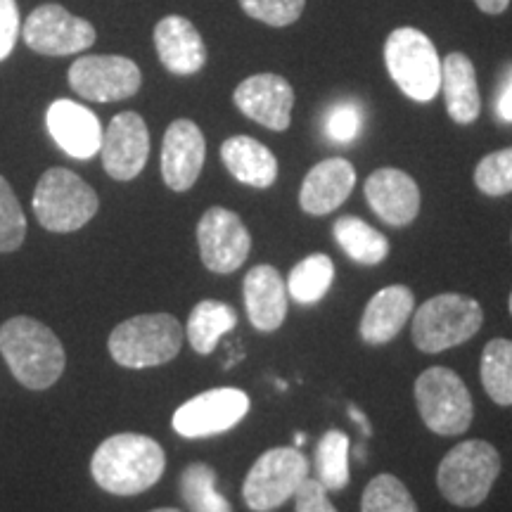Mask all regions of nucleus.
<instances>
[{"label":"nucleus","mask_w":512,"mask_h":512,"mask_svg":"<svg viewBox=\"0 0 512 512\" xmlns=\"http://www.w3.org/2000/svg\"><path fill=\"white\" fill-rule=\"evenodd\" d=\"M164 448L145 434H114L93 453L91 472L100 489L114 496H138L164 475Z\"/></svg>","instance_id":"nucleus-1"},{"label":"nucleus","mask_w":512,"mask_h":512,"mask_svg":"<svg viewBox=\"0 0 512 512\" xmlns=\"http://www.w3.org/2000/svg\"><path fill=\"white\" fill-rule=\"evenodd\" d=\"M0 354L8 361L15 380L36 392L53 387L67 363L55 332L27 316L10 318L0 328Z\"/></svg>","instance_id":"nucleus-2"},{"label":"nucleus","mask_w":512,"mask_h":512,"mask_svg":"<svg viewBox=\"0 0 512 512\" xmlns=\"http://www.w3.org/2000/svg\"><path fill=\"white\" fill-rule=\"evenodd\" d=\"M501 475V456L489 441H460L439 463L437 484L441 496L458 508H477L491 494Z\"/></svg>","instance_id":"nucleus-3"},{"label":"nucleus","mask_w":512,"mask_h":512,"mask_svg":"<svg viewBox=\"0 0 512 512\" xmlns=\"http://www.w3.org/2000/svg\"><path fill=\"white\" fill-rule=\"evenodd\" d=\"M185 328L169 313L128 318L110 335V354L124 368H155L174 361L183 347Z\"/></svg>","instance_id":"nucleus-4"},{"label":"nucleus","mask_w":512,"mask_h":512,"mask_svg":"<svg viewBox=\"0 0 512 512\" xmlns=\"http://www.w3.org/2000/svg\"><path fill=\"white\" fill-rule=\"evenodd\" d=\"M484 311L465 294H439L415 311L413 342L425 354H439L472 339L482 328Z\"/></svg>","instance_id":"nucleus-5"},{"label":"nucleus","mask_w":512,"mask_h":512,"mask_svg":"<svg viewBox=\"0 0 512 512\" xmlns=\"http://www.w3.org/2000/svg\"><path fill=\"white\" fill-rule=\"evenodd\" d=\"M98 195L74 171L48 169L34 192L36 219L50 233H74L98 214Z\"/></svg>","instance_id":"nucleus-6"},{"label":"nucleus","mask_w":512,"mask_h":512,"mask_svg":"<svg viewBox=\"0 0 512 512\" xmlns=\"http://www.w3.org/2000/svg\"><path fill=\"white\" fill-rule=\"evenodd\" d=\"M384 64L403 95L415 102L437 98L441 86V60L434 43L422 31L401 27L384 43Z\"/></svg>","instance_id":"nucleus-7"},{"label":"nucleus","mask_w":512,"mask_h":512,"mask_svg":"<svg viewBox=\"0 0 512 512\" xmlns=\"http://www.w3.org/2000/svg\"><path fill=\"white\" fill-rule=\"evenodd\" d=\"M415 403L422 422L441 437L470 430L475 406L465 382L451 368H430L415 380Z\"/></svg>","instance_id":"nucleus-8"},{"label":"nucleus","mask_w":512,"mask_h":512,"mask_svg":"<svg viewBox=\"0 0 512 512\" xmlns=\"http://www.w3.org/2000/svg\"><path fill=\"white\" fill-rule=\"evenodd\" d=\"M306 479H309V460L297 448H271L247 472L242 498L249 510L271 512L294 498Z\"/></svg>","instance_id":"nucleus-9"},{"label":"nucleus","mask_w":512,"mask_h":512,"mask_svg":"<svg viewBox=\"0 0 512 512\" xmlns=\"http://www.w3.org/2000/svg\"><path fill=\"white\" fill-rule=\"evenodd\" d=\"M95 27L62 5L48 3L36 8L24 22V43L38 55L64 57L88 50L95 43Z\"/></svg>","instance_id":"nucleus-10"},{"label":"nucleus","mask_w":512,"mask_h":512,"mask_svg":"<svg viewBox=\"0 0 512 512\" xmlns=\"http://www.w3.org/2000/svg\"><path fill=\"white\" fill-rule=\"evenodd\" d=\"M143 76L138 64L121 55H86L69 67V86L93 102L126 100L138 93Z\"/></svg>","instance_id":"nucleus-11"},{"label":"nucleus","mask_w":512,"mask_h":512,"mask_svg":"<svg viewBox=\"0 0 512 512\" xmlns=\"http://www.w3.org/2000/svg\"><path fill=\"white\" fill-rule=\"evenodd\" d=\"M202 264L214 273H233L252 252V235L235 211L211 207L197 226Z\"/></svg>","instance_id":"nucleus-12"},{"label":"nucleus","mask_w":512,"mask_h":512,"mask_svg":"<svg viewBox=\"0 0 512 512\" xmlns=\"http://www.w3.org/2000/svg\"><path fill=\"white\" fill-rule=\"evenodd\" d=\"M249 413V396L242 389H211L185 401L174 413V430L185 439H202L233 430Z\"/></svg>","instance_id":"nucleus-13"},{"label":"nucleus","mask_w":512,"mask_h":512,"mask_svg":"<svg viewBox=\"0 0 512 512\" xmlns=\"http://www.w3.org/2000/svg\"><path fill=\"white\" fill-rule=\"evenodd\" d=\"M102 166L114 181H133L150 157V133L140 114L121 112L102 133Z\"/></svg>","instance_id":"nucleus-14"},{"label":"nucleus","mask_w":512,"mask_h":512,"mask_svg":"<svg viewBox=\"0 0 512 512\" xmlns=\"http://www.w3.org/2000/svg\"><path fill=\"white\" fill-rule=\"evenodd\" d=\"M235 107L256 124L271 131H287L292 121L294 91L283 76L254 74L235 88Z\"/></svg>","instance_id":"nucleus-15"},{"label":"nucleus","mask_w":512,"mask_h":512,"mask_svg":"<svg viewBox=\"0 0 512 512\" xmlns=\"http://www.w3.org/2000/svg\"><path fill=\"white\" fill-rule=\"evenodd\" d=\"M207 143L200 126L190 119H176L166 128L162 145V176L174 192H185L202 174Z\"/></svg>","instance_id":"nucleus-16"},{"label":"nucleus","mask_w":512,"mask_h":512,"mask_svg":"<svg viewBox=\"0 0 512 512\" xmlns=\"http://www.w3.org/2000/svg\"><path fill=\"white\" fill-rule=\"evenodd\" d=\"M363 192L370 209L389 226H408L420 211V188L406 171L377 169L368 176Z\"/></svg>","instance_id":"nucleus-17"},{"label":"nucleus","mask_w":512,"mask_h":512,"mask_svg":"<svg viewBox=\"0 0 512 512\" xmlns=\"http://www.w3.org/2000/svg\"><path fill=\"white\" fill-rule=\"evenodd\" d=\"M46 124L55 143L67 152L69 157L91 159L100 152L102 126L100 119L74 100H55L48 107Z\"/></svg>","instance_id":"nucleus-18"},{"label":"nucleus","mask_w":512,"mask_h":512,"mask_svg":"<svg viewBox=\"0 0 512 512\" xmlns=\"http://www.w3.org/2000/svg\"><path fill=\"white\" fill-rule=\"evenodd\" d=\"M155 48L159 60L171 74L192 76L207 64V46L190 19L169 15L155 27Z\"/></svg>","instance_id":"nucleus-19"},{"label":"nucleus","mask_w":512,"mask_h":512,"mask_svg":"<svg viewBox=\"0 0 512 512\" xmlns=\"http://www.w3.org/2000/svg\"><path fill=\"white\" fill-rule=\"evenodd\" d=\"M356 185L354 164L342 157L325 159L306 174L299 192V204L306 214L325 216L347 202Z\"/></svg>","instance_id":"nucleus-20"},{"label":"nucleus","mask_w":512,"mask_h":512,"mask_svg":"<svg viewBox=\"0 0 512 512\" xmlns=\"http://www.w3.org/2000/svg\"><path fill=\"white\" fill-rule=\"evenodd\" d=\"M245 306L256 330L273 332L285 323L287 285L278 268L254 266L245 275Z\"/></svg>","instance_id":"nucleus-21"},{"label":"nucleus","mask_w":512,"mask_h":512,"mask_svg":"<svg viewBox=\"0 0 512 512\" xmlns=\"http://www.w3.org/2000/svg\"><path fill=\"white\" fill-rule=\"evenodd\" d=\"M415 297L406 285H389L370 299L361 318V337L366 344L380 347L392 342L413 316Z\"/></svg>","instance_id":"nucleus-22"},{"label":"nucleus","mask_w":512,"mask_h":512,"mask_svg":"<svg viewBox=\"0 0 512 512\" xmlns=\"http://www.w3.org/2000/svg\"><path fill=\"white\" fill-rule=\"evenodd\" d=\"M446 110L456 124H472L482 110L475 64L463 53H451L441 62V86Z\"/></svg>","instance_id":"nucleus-23"},{"label":"nucleus","mask_w":512,"mask_h":512,"mask_svg":"<svg viewBox=\"0 0 512 512\" xmlns=\"http://www.w3.org/2000/svg\"><path fill=\"white\" fill-rule=\"evenodd\" d=\"M221 159L230 174L252 188H271L278 178V159L264 143L249 136L228 138L221 145Z\"/></svg>","instance_id":"nucleus-24"},{"label":"nucleus","mask_w":512,"mask_h":512,"mask_svg":"<svg viewBox=\"0 0 512 512\" xmlns=\"http://www.w3.org/2000/svg\"><path fill=\"white\" fill-rule=\"evenodd\" d=\"M235 325H238V316L228 304L216 302V299H204L192 309L185 335H188L192 349L197 354L207 356L216 349L219 339L233 330Z\"/></svg>","instance_id":"nucleus-25"},{"label":"nucleus","mask_w":512,"mask_h":512,"mask_svg":"<svg viewBox=\"0 0 512 512\" xmlns=\"http://www.w3.org/2000/svg\"><path fill=\"white\" fill-rule=\"evenodd\" d=\"M335 233L337 245L347 252V256L358 261L363 266H377L387 259L389 254V242L380 230L370 226L363 219L356 216H342L335 221Z\"/></svg>","instance_id":"nucleus-26"},{"label":"nucleus","mask_w":512,"mask_h":512,"mask_svg":"<svg viewBox=\"0 0 512 512\" xmlns=\"http://www.w3.org/2000/svg\"><path fill=\"white\" fill-rule=\"evenodd\" d=\"M335 278V264L328 254H311L292 268L287 278V292L294 302L316 304L325 297Z\"/></svg>","instance_id":"nucleus-27"},{"label":"nucleus","mask_w":512,"mask_h":512,"mask_svg":"<svg viewBox=\"0 0 512 512\" xmlns=\"http://www.w3.org/2000/svg\"><path fill=\"white\" fill-rule=\"evenodd\" d=\"M482 384L491 401L512 406V342L491 339L482 354Z\"/></svg>","instance_id":"nucleus-28"},{"label":"nucleus","mask_w":512,"mask_h":512,"mask_svg":"<svg viewBox=\"0 0 512 512\" xmlns=\"http://www.w3.org/2000/svg\"><path fill=\"white\" fill-rule=\"evenodd\" d=\"M214 467L192 463L181 475V496L188 503L190 512H233L230 503L216 489Z\"/></svg>","instance_id":"nucleus-29"},{"label":"nucleus","mask_w":512,"mask_h":512,"mask_svg":"<svg viewBox=\"0 0 512 512\" xmlns=\"http://www.w3.org/2000/svg\"><path fill=\"white\" fill-rule=\"evenodd\" d=\"M349 437L339 430L323 434L316 448L318 482L328 491H342L349 484Z\"/></svg>","instance_id":"nucleus-30"},{"label":"nucleus","mask_w":512,"mask_h":512,"mask_svg":"<svg viewBox=\"0 0 512 512\" xmlns=\"http://www.w3.org/2000/svg\"><path fill=\"white\" fill-rule=\"evenodd\" d=\"M361 512H420L411 491L394 475L370 479L361 498Z\"/></svg>","instance_id":"nucleus-31"},{"label":"nucleus","mask_w":512,"mask_h":512,"mask_svg":"<svg viewBox=\"0 0 512 512\" xmlns=\"http://www.w3.org/2000/svg\"><path fill=\"white\" fill-rule=\"evenodd\" d=\"M27 235V219L15 190L0 176V252L8 254L19 249Z\"/></svg>","instance_id":"nucleus-32"},{"label":"nucleus","mask_w":512,"mask_h":512,"mask_svg":"<svg viewBox=\"0 0 512 512\" xmlns=\"http://www.w3.org/2000/svg\"><path fill=\"white\" fill-rule=\"evenodd\" d=\"M475 185L484 195L503 197L512 192V147L491 152L475 169Z\"/></svg>","instance_id":"nucleus-33"},{"label":"nucleus","mask_w":512,"mask_h":512,"mask_svg":"<svg viewBox=\"0 0 512 512\" xmlns=\"http://www.w3.org/2000/svg\"><path fill=\"white\" fill-rule=\"evenodd\" d=\"M240 5L252 19L271 27H287L302 17L306 0H240Z\"/></svg>","instance_id":"nucleus-34"},{"label":"nucleus","mask_w":512,"mask_h":512,"mask_svg":"<svg viewBox=\"0 0 512 512\" xmlns=\"http://www.w3.org/2000/svg\"><path fill=\"white\" fill-rule=\"evenodd\" d=\"M361 110L354 102H339L328 112L325 119V131L335 143H351L361 131Z\"/></svg>","instance_id":"nucleus-35"},{"label":"nucleus","mask_w":512,"mask_h":512,"mask_svg":"<svg viewBox=\"0 0 512 512\" xmlns=\"http://www.w3.org/2000/svg\"><path fill=\"white\" fill-rule=\"evenodd\" d=\"M294 508L297 512H337L328 498V489L318 479H306L299 486L297 494H294Z\"/></svg>","instance_id":"nucleus-36"},{"label":"nucleus","mask_w":512,"mask_h":512,"mask_svg":"<svg viewBox=\"0 0 512 512\" xmlns=\"http://www.w3.org/2000/svg\"><path fill=\"white\" fill-rule=\"evenodd\" d=\"M19 34V10L15 0H0V62L12 53Z\"/></svg>","instance_id":"nucleus-37"},{"label":"nucleus","mask_w":512,"mask_h":512,"mask_svg":"<svg viewBox=\"0 0 512 512\" xmlns=\"http://www.w3.org/2000/svg\"><path fill=\"white\" fill-rule=\"evenodd\" d=\"M496 110L501 114L503 121H510L512 124V72L503 83L501 95H498V102H496Z\"/></svg>","instance_id":"nucleus-38"},{"label":"nucleus","mask_w":512,"mask_h":512,"mask_svg":"<svg viewBox=\"0 0 512 512\" xmlns=\"http://www.w3.org/2000/svg\"><path fill=\"white\" fill-rule=\"evenodd\" d=\"M475 5L486 15H501V12L508 10L510 0H475Z\"/></svg>","instance_id":"nucleus-39"},{"label":"nucleus","mask_w":512,"mask_h":512,"mask_svg":"<svg viewBox=\"0 0 512 512\" xmlns=\"http://www.w3.org/2000/svg\"><path fill=\"white\" fill-rule=\"evenodd\" d=\"M347 413H349V418H351V420H354L358 427H361V432H363V434H366V437H370V434H373V430H370V422H368V415H366V413H361V411H358V408L354 406V403H349Z\"/></svg>","instance_id":"nucleus-40"},{"label":"nucleus","mask_w":512,"mask_h":512,"mask_svg":"<svg viewBox=\"0 0 512 512\" xmlns=\"http://www.w3.org/2000/svg\"><path fill=\"white\" fill-rule=\"evenodd\" d=\"M304 441H306V437H304L302 432H299V434H294V444H297V446H302Z\"/></svg>","instance_id":"nucleus-41"},{"label":"nucleus","mask_w":512,"mask_h":512,"mask_svg":"<svg viewBox=\"0 0 512 512\" xmlns=\"http://www.w3.org/2000/svg\"><path fill=\"white\" fill-rule=\"evenodd\" d=\"M152 512H183V510H178V508H157V510H152Z\"/></svg>","instance_id":"nucleus-42"},{"label":"nucleus","mask_w":512,"mask_h":512,"mask_svg":"<svg viewBox=\"0 0 512 512\" xmlns=\"http://www.w3.org/2000/svg\"><path fill=\"white\" fill-rule=\"evenodd\" d=\"M510 313H512V292H510Z\"/></svg>","instance_id":"nucleus-43"}]
</instances>
